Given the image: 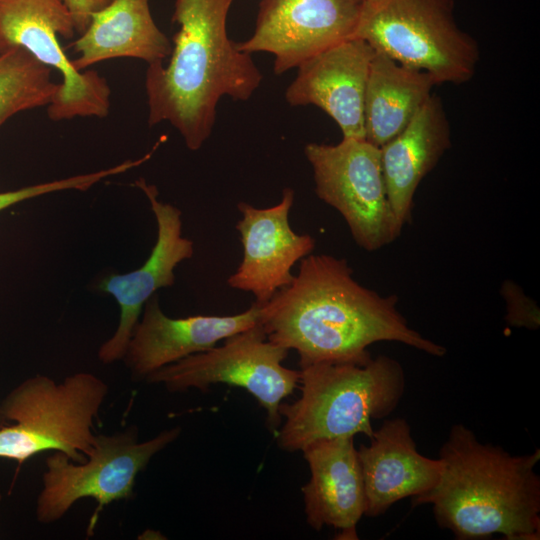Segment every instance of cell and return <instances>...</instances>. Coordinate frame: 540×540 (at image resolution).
I'll return each instance as SVG.
<instances>
[{
	"mask_svg": "<svg viewBox=\"0 0 540 540\" xmlns=\"http://www.w3.org/2000/svg\"><path fill=\"white\" fill-rule=\"evenodd\" d=\"M397 302L358 283L346 259L311 253L293 281L261 304L259 323L270 342L298 353L300 368L364 364L372 358L368 347L381 341L445 355V347L409 326Z\"/></svg>",
	"mask_w": 540,
	"mask_h": 540,
	"instance_id": "cell-1",
	"label": "cell"
},
{
	"mask_svg": "<svg viewBox=\"0 0 540 540\" xmlns=\"http://www.w3.org/2000/svg\"><path fill=\"white\" fill-rule=\"evenodd\" d=\"M232 2L175 0L172 22L179 29L170 59L146 70L149 126L169 122L192 151L209 138L219 100L246 101L263 78L251 54L238 50L227 35Z\"/></svg>",
	"mask_w": 540,
	"mask_h": 540,
	"instance_id": "cell-2",
	"label": "cell"
},
{
	"mask_svg": "<svg viewBox=\"0 0 540 540\" xmlns=\"http://www.w3.org/2000/svg\"><path fill=\"white\" fill-rule=\"evenodd\" d=\"M442 473L412 506L431 504L442 529L459 540L501 535L507 540L540 538V449L512 455L481 443L464 424H454L441 446Z\"/></svg>",
	"mask_w": 540,
	"mask_h": 540,
	"instance_id": "cell-3",
	"label": "cell"
},
{
	"mask_svg": "<svg viewBox=\"0 0 540 540\" xmlns=\"http://www.w3.org/2000/svg\"><path fill=\"white\" fill-rule=\"evenodd\" d=\"M301 396L281 403L285 418L276 432L277 445L302 451L312 442L348 438L374 431L372 419L389 416L405 391L402 365L387 355L367 363H317L300 369Z\"/></svg>",
	"mask_w": 540,
	"mask_h": 540,
	"instance_id": "cell-4",
	"label": "cell"
},
{
	"mask_svg": "<svg viewBox=\"0 0 540 540\" xmlns=\"http://www.w3.org/2000/svg\"><path fill=\"white\" fill-rule=\"evenodd\" d=\"M108 392V384L90 372L68 375L61 382L39 374L26 379L0 407L2 417L14 422L0 426V458L22 465L42 452L58 451L73 462H84Z\"/></svg>",
	"mask_w": 540,
	"mask_h": 540,
	"instance_id": "cell-5",
	"label": "cell"
},
{
	"mask_svg": "<svg viewBox=\"0 0 540 540\" xmlns=\"http://www.w3.org/2000/svg\"><path fill=\"white\" fill-rule=\"evenodd\" d=\"M353 38L397 63L429 74L436 85L462 84L475 73L479 47L454 17V0L362 2Z\"/></svg>",
	"mask_w": 540,
	"mask_h": 540,
	"instance_id": "cell-6",
	"label": "cell"
},
{
	"mask_svg": "<svg viewBox=\"0 0 540 540\" xmlns=\"http://www.w3.org/2000/svg\"><path fill=\"white\" fill-rule=\"evenodd\" d=\"M180 434L179 426L143 442L138 441L136 426L111 435L96 434L93 448L82 463L53 451L45 460L43 486L36 501L37 520L54 523L78 500L93 498L97 507L89 521L88 535L93 534L103 508L115 501L132 499L137 475Z\"/></svg>",
	"mask_w": 540,
	"mask_h": 540,
	"instance_id": "cell-7",
	"label": "cell"
},
{
	"mask_svg": "<svg viewBox=\"0 0 540 540\" xmlns=\"http://www.w3.org/2000/svg\"><path fill=\"white\" fill-rule=\"evenodd\" d=\"M289 350L270 342L260 325L236 333L221 346L189 355L146 377L170 392L195 388L202 392L213 384L241 387L255 397L266 411V425L276 433L282 424L279 406L293 393L300 371L283 366Z\"/></svg>",
	"mask_w": 540,
	"mask_h": 540,
	"instance_id": "cell-8",
	"label": "cell"
},
{
	"mask_svg": "<svg viewBox=\"0 0 540 540\" xmlns=\"http://www.w3.org/2000/svg\"><path fill=\"white\" fill-rule=\"evenodd\" d=\"M75 34L73 19L62 0H0V54L14 47L62 76L47 106L53 121L108 116L111 89L95 70L78 71L61 47L59 36Z\"/></svg>",
	"mask_w": 540,
	"mask_h": 540,
	"instance_id": "cell-9",
	"label": "cell"
},
{
	"mask_svg": "<svg viewBox=\"0 0 540 540\" xmlns=\"http://www.w3.org/2000/svg\"><path fill=\"white\" fill-rule=\"evenodd\" d=\"M315 193L344 218L356 244L373 252L399 237L387 196L380 148L366 139L308 143Z\"/></svg>",
	"mask_w": 540,
	"mask_h": 540,
	"instance_id": "cell-10",
	"label": "cell"
},
{
	"mask_svg": "<svg viewBox=\"0 0 540 540\" xmlns=\"http://www.w3.org/2000/svg\"><path fill=\"white\" fill-rule=\"evenodd\" d=\"M361 0H261L254 33L238 50L274 55L279 75L353 38Z\"/></svg>",
	"mask_w": 540,
	"mask_h": 540,
	"instance_id": "cell-11",
	"label": "cell"
},
{
	"mask_svg": "<svg viewBox=\"0 0 540 540\" xmlns=\"http://www.w3.org/2000/svg\"><path fill=\"white\" fill-rule=\"evenodd\" d=\"M134 185L150 203L157 224V238L144 264L125 274H110L98 289L111 295L120 307V319L114 334L98 350V359L111 364L123 359L144 305L161 288L175 284L178 264L192 258L194 243L182 233V212L170 203L159 200L155 185L138 178Z\"/></svg>",
	"mask_w": 540,
	"mask_h": 540,
	"instance_id": "cell-12",
	"label": "cell"
},
{
	"mask_svg": "<svg viewBox=\"0 0 540 540\" xmlns=\"http://www.w3.org/2000/svg\"><path fill=\"white\" fill-rule=\"evenodd\" d=\"M295 192L284 188L278 204L257 208L239 202L242 217L236 223L243 247V258L236 271L227 278L230 288L251 293L258 304L268 302L294 278L296 262L315 249V239L295 233L289 224V212Z\"/></svg>",
	"mask_w": 540,
	"mask_h": 540,
	"instance_id": "cell-13",
	"label": "cell"
},
{
	"mask_svg": "<svg viewBox=\"0 0 540 540\" xmlns=\"http://www.w3.org/2000/svg\"><path fill=\"white\" fill-rule=\"evenodd\" d=\"M375 50L364 40H344L298 67L285 92L292 106L315 105L339 126L343 138L365 139L364 99Z\"/></svg>",
	"mask_w": 540,
	"mask_h": 540,
	"instance_id": "cell-14",
	"label": "cell"
},
{
	"mask_svg": "<svg viewBox=\"0 0 540 540\" xmlns=\"http://www.w3.org/2000/svg\"><path fill=\"white\" fill-rule=\"evenodd\" d=\"M261 304L227 316L196 315L171 318L154 294L144 305L122 360L137 380L189 355L208 350L259 323Z\"/></svg>",
	"mask_w": 540,
	"mask_h": 540,
	"instance_id": "cell-15",
	"label": "cell"
},
{
	"mask_svg": "<svg viewBox=\"0 0 540 540\" xmlns=\"http://www.w3.org/2000/svg\"><path fill=\"white\" fill-rule=\"evenodd\" d=\"M368 445L357 448L362 470L365 516L378 517L400 500L422 496L439 482L442 463L418 452L404 418L386 419Z\"/></svg>",
	"mask_w": 540,
	"mask_h": 540,
	"instance_id": "cell-16",
	"label": "cell"
},
{
	"mask_svg": "<svg viewBox=\"0 0 540 540\" xmlns=\"http://www.w3.org/2000/svg\"><path fill=\"white\" fill-rule=\"evenodd\" d=\"M302 452L310 469L301 488L308 525L316 531L330 526L339 539H358L366 497L354 437L318 440Z\"/></svg>",
	"mask_w": 540,
	"mask_h": 540,
	"instance_id": "cell-17",
	"label": "cell"
},
{
	"mask_svg": "<svg viewBox=\"0 0 540 540\" xmlns=\"http://www.w3.org/2000/svg\"><path fill=\"white\" fill-rule=\"evenodd\" d=\"M450 145L448 118L440 98L432 94L409 124L380 147L387 196L400 231L411 221L419 184Z\"/></svg>",
	"mask_w": 540,
	"mask_h": 540,
	"instance_id": "cell-18",
	"label": "cell"
},
{
	"mask_svg": "<svg viewBox=\"0 0 540 540\" xmlns=\"http://www.w3.org/2000/svg\"><path fill=\"white\" fill-rule=\"evenodd\" d=\"M150 0H111L93 14L88 28L73 42L78 71L114 58H135L148 64L170 56L172 44L156 25Z\"/></svg>",
	"mask_w": 540,
	"mask_h": 540,
	"instance_id": "cell-19",
	"label": "cell"
},
{
	"mask_svg": "<svg viewBox=\"0 0 540 540\" xmlns=\"http://www.w3.org/2000/svg\"><path fill=\"white\" fill-rule=\"evenodd\" d=\"M435 85L426 72L375 51L364 99L365 139L380 148L398 135L432 95Z\"/></svg>",
	"mask_w": 540,
	"mask_h": 540,
	"instance_id": "cell-20",
	"label": "cell"
},
{
	"mask_svg": "<svg viewBox=\"0 0 540 540\" xmlns=\"http://www.w3.org/2000/svg\"><path fill=\"white\" fill-rule=\"evenodd\" d=\"M51 72L24 48L0 54V126L19 112L49 105L59 87Z\"/></svg>",
	"mask_w": 540,
	"mask_h": 540,
	"instance_id": "cell-21",
	"label": "cell"
},
{
	"mask_svg": "<svg viewBox=\"0 0 540 540\" xmlns=\"http://www.w3.org/2000/svg\"><path fill=\"white\" fill-rule=\"evenodd\" d=\"M129 169L130 164L127 161H124L115 166L95 172L74 175L59 180L38 183L15 190L0 192V211L25 200L53 192L65 190L86 191L103 179L125 173Z\"/></svg>",
	"mask_w": 540,
	"mask_h": 540,
	"instance_id": "cell-22",
	"label": "cell"
},
{
	"mask_svg": "<svg viewBox=\"0 0 540 540\" xmlns=\"http://www.w3.org/2000/svg\"><path fill=\"white\" fill-rule=\"evenodd\" d=\"M501 294L506 302L505 319L510 326L529 330L539 328L540 310L521 287L511 280H505L501 286Z\"/></svg>",
	"mask_w": 540,
	"mask_h": 540,
	"instance_id": "cell-23",
	"label": "cell"
},
{
	"mask_svg": "<svg viewBox=\"0 0 540 540\" xmlns=\"http://www.w3.org/2000/svg\"><path fill=\"white\" fill-rule=\"evenodd\" d=\"M111 0H62L70 12L75 33L81 35L89 26L93 14L106 7Z\"/></svg>",
	"mask_w": 540,
	"mask_h": 540,
	"instance_id": "cell-24",
	"label": "cell"
},
{
	"mask_svg": "<svg viewBox=\"0 0 540 540\" xmlns=\"http://www.w3.org/2000/svg\"><path fill=\"white\" fill-rule=\"evenodd\" d=\"M362 2H367V1H371V0H361Z\"/></svg>",
	"mask_w": 540,
	"mask_h": 540,
	"instance_id": "cell-25",
	"label": "cell"
},
{
	"mask_svg": "<svg viewBox=\"0 0 540 540\" xmlns=\"http://www.w3.org/2000/svg\"><path fill=\"white\" fill-rule=\"evenodd\" d=\"M0 498H1V495H0Z\"/></svg>",
	"mask_w": 540,
	"mask_h": 540,
	"instance_id": "cell-26",
	"label": "cell"
}]
</instances>
